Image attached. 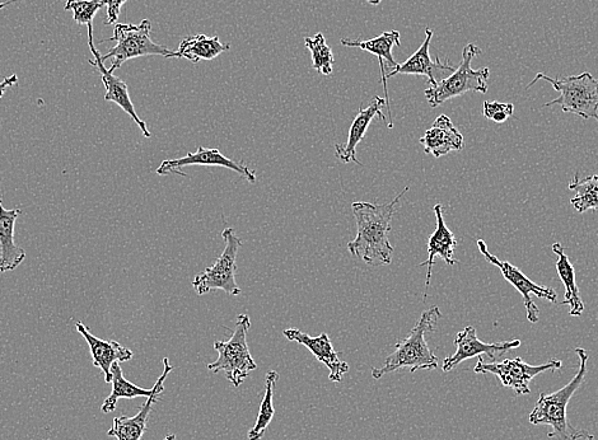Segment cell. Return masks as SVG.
Segmentation results:
<instances>
[{
  "label": "cell",
  "mask_w": 598,
  "mask_h": 440,
  "mask_svg": "<svg viewBox=\"0 0 598 440\" xmlns=\"http://www.w3.org/2000/svg\"><path fill=\"white\" fill-rule=\"evenodd\" d=\"M408 191L409 186H406L403 193L387 204H372L366 201H355L352 204L358 233L357 237L348 243L350 255L359 257L373 268L391 264L394 255V247L389 240L391 220L401 198Z\"/></svg>",
  "instance_id": "obj_1"
},
{
  "label": "cell",
  "mask_w": 598,
  "mask_h": 440,
  "mask_svg": "<svg viewBox=\"0 0 598 440\" xmlns=\"http://www.w3.org/2000/svg\"><path fill=\"white\" fill-rule=\"evenodd\" d=\"M576 353L579 358V368L576 376L572 381L567 383V386L560 388L554 393H540L539 400H537L534 410L530 414V423L532 425H549L551 432L548 434L549 438L557 440H595L592 434L586 430H578L569 424L567 418V407L571 401L574 393L585 382L587 374L588 354L585 349L577 348Z\"/></svg>",
  "instance_id": "obj_2"
},
{
  "label": "cell",
  "mask_w": 598,
  "mask_h": 440,
  "mask_svg": "<svg viewBox=\"0 0 598 440\" xmlns=\"http://www.w3.org/2000/svg\"><path fill=\"white\" fill-rule=\"evenodd\" d=\"M442 313L438 307L424 311L418 324L411 330L405 340L396 345L394 353L386 359L382 368H372V377L381 379L386 374L394 373L399 369L408 368L411 373L418 371H432L438 368V358L429 349L427 340L428 332L436 329L437 322L441 320Z\"/></svg>",
  "instance_id": "obj_3"
},
{
  "label": "cell",
  "mask_w": 598,
  "mask_h": 440,
  "mask_svg": "<svg viewBox=\"0 0 598 440\" xmlns=\"http://www.w3.org/2000/svg\"><path fill=\"white\" fill-rule=\"evenodd\" d=\"M481 53L483 51L478 46L466 45L462 50V62L455 72L439 81L436 86L425 90L424 95L432 109H436L452 98L465 95L467 92H488L489 68L474 69L471 67L473 60Z\"/></svg>",
  "instance_id": "obj_4"
},
{
  "label": "cell",
  "mask_w": 598,
  "mask_h": 440,
  "mask_svg": "<svg viewBox=\"0 0 598 440\" xmlns=\"http://www.w3.org/2000/svg\"><path fill=\"white\" fill-rule=\"evenodd\" d=\"M541 79L549 82L554 90L560 93L557 100L544 106L559 105L565 114H574L586 120L595 119L598 123V79L592 74L586 72L579 76L554 79L539 73L527 88H531Z\"/></svg>",
  "instance_id": "obj_5"
},
{
  "label": "cell",
  "mask_w": 598,
  "mask_h": 440,
  "mask_svg": "<svg viewBox=\"0 0 598 440\" xmlns=\"http://www.w3.org/2000/svg\"><path fill=\"white\" fill-rule=\"evenodd\" d=\"M250 327V317L247 313L238 316L231 339L214 343V349L218 351V359L208 364L209 371L224 373L235 387H240L249 374L258 369V364L252 359L247 345V332Z\"/></svg>",
  "instance_id": "obj_6"
},
{
  "label": "cell",
  "mask_w": 598,
  "mask_h": 440,
  "mask_svg": "<svg viewBox=\"0 0 598 440\" xmlns=\"http://www.w3.org/2000/svg\"><path fill=\"white\" fill-rule=\"evenodd\" d=\"M152 23L143 20L139 25H116L114 35L109 40L116 41L115 48H112L105 56H101L102 63L112 59L111 73L120 68L130 59L143 58V56H163V58H177L176 51L167 49V46L158 45L151 39Z\"/></svg>",
  "instance_id": "obj_7"
},
{
  "label": "cell",
  "mask_w": 598,
  "mask_h": 440,
  "mask_svg": "<svg viewBox=\"0 0 598 440\" xmlns=\"http://www.w3.org/2000/svg\"><path fill=\"white\" fill-rule=\"evenodd\" d=\"M222 238L226 242V247L221 257L212 268L205 269L204 273L195 276L193 287L198 296H204L217 289L223 290L230 296L241 294V288L236 282V261L242 242L233 228L224 229Z\"/></svg>",
  "instance_id": "obj_8"
},
{
  "label": "cell",
  "mask_w": 598,
  "mask_h": 440,
  "mask_svg": "<svg viewBox=\"0 0 598 440\" xmlns=\"http://www.w3.org/2000/svg\"><path fill=\"white\" fill-rule=\"evenodd\" d=\"M563 363L557 359H551L548 363L541 365H530L523 362L521 358L506 359L501 363H484L483 358H479L475 365L476 374H494L499 378L502 385L512 388L516 396L529 395L530 383L532 379L546 371H557L562 368Z\"/></svg>",
  "instance_id": "obj_9"
},
{
  "label": "cell",
  "mask_w": 598,
  "mask_h": 440,
  "mask_svg": "<svg viewBox=\"0 0 598 440\" xmlns=\"http://www.w3.org/2000/svg\"><path fill=\"white\" fill-rule=\"evenodd\" d=\"M478 247L481 255L485 256V259H487L490 264L497 266V268L501 270L504 279H506L508 283H511L513 287L521 293L523 302H525L527 318H529L531 324H536V322H539L540 320V310L539 307L532 302V294L537 298L548 299L551 303H557L558 293L555 292L553 288L537 285L527 278L520 269H517L516 266L509 264L507 261H501L497 256L490 254L485 241L479 240Z\"/></svg>",
  "instance_id": "obj_10"
},
{
  "label": "cell",
  "mask_w": 598,
  "mask_h": 440,
  "mask_svg": "<svg viewBox=\"0 0 598 440\" xmlns=\"http://www.w3.org/2000/svg\"><path fill=\"white\" fill-rule=\"evenodd\" d=\"M455 344L457 346L456 353L443 362L442 369L445 373L451 372L465 360L480 357V355H487L488 358L495 360L509 350L520 348L521 340L493 344L483 343L476 335L475 327L467 326L465 330L457 334Z\"/></svg>",
  "instance_id": "obj_11"
},
{
  "label": "cell",
  "mask_w": 598,
  "mask_h": 440,
  "mask_svg": "<svg viewBox=\"0 0 598 440\" xmlns=\"http://www.w3.org/2000/svg\"><path fill=\"white\" fill-rule=\"evenodd\" d=\"M189 166H216L228 168V170L240 173L246 180H249L251 184H255L256 175L252 172L249 167L241 165L232 161V159L223 156L218 149H210L200 147L195 153H188L185 157L177 159H166L161 163V166L157 168L158 175L167 176L172 173H177L180 176H188L184 170L185 167Z\"/></svg>",
  "instance_id": "obj_12"
},
{
  "label": "cell",
  "mask_w": 598,
  "mask_h": 440,
  "mask_svg": "<svg viewBox=\"0 0 598 440\" xmlns=\"http://www.w3.org/2000/svg\"><path fill=\"white\" fill-rule=\"evenodd\" d=\"M88 27V45L95 60H90L92 67H95L101 74L102 83L105 84L106 95L105 101L114 102L120 109L126 112L132 119L137 123L139 129L142 130L144 137L151 138V131L148 130V126L142 119H140L135 107L133 105L132 98L129 95V88L123 79L115 77L114 73H111L109 69L105 68V64L102 63L101 54L96 49L95 42H93V25Z\"/></svg>",
  "instance_id": "obj_13"
},
{
  "label": "cell",
  "mask_w": 598,
  "mask_h": 440,
  "mask_svg": "<svg viewBox=\"0 0 598 440\" xmlns=\"http://www.w3.org/2000/svg\"><path fill=\"white\" fill-rule=\"evenodd\" d=\"M163 373L157 379V390L151 397H148L146 404L140 407L139 413L135 416H118L112 421V427L107 432L109 437H114L118 440H140L143 434L147 432V424L149 414H151L152 407L160 401V397L165 391V383L168 374L174 371V367L170 364L168 358L163 359Z\"/></svg>",
  "instance_id": "obj_14"
},
{
  "label": "cell",
  "mask_w": 598,
  "mask_h": 440,
  "mask_svg": "<svg viewBox=\"0 0 598 440\" xmlns=\"http://www.w3.org/2000/svg\"><path fill=\"white\" fill-rule=\"evenodd\" d=\"M433 39V31L431 28L425 30V40L418 49L417 53L410 56L405 63L397 65L394 70L387 73L386 78L397 76V74H410V76H425L428 78L431 87L436 86L438 83L437 78L445 79L448 74L455 72L456 68L452 67L448 60L446 63H442L441 59L437 58L436 62H433L431 54H429V48H431V42ZM441 79V81H442Z\"/></svg>",
  "instance_id": "obj_15"
},
{
  "label": "cell",
  "mask_w": 598,
  "mask_h": 440,
  "mask_svg": "<svg viewBox=\"0 0 598 440\" xmlns=\"http://www.w3.org/2000/svg\"><path fill=\"white\" fill-rule=\"evenodd\" d=\"M283 334L289 341L306 346L320 363L325 364L330 371V381L335 383L343 381L344 374L349 371V365L340 360L326 332L320 336L312 337L306 332L289 329L284 331Z\"/></svg>",
  "instance_id": "obj_16"
},
{
  "label": "cell",
  "mask_w": 598,
  "mask_h": 440,
  "mask_svg": "<svg viewBox=\"0 0 598 440\" xmlns=\"http://www.w3.org/2000/svg\"><path fill=\"white\" fill-rule=\"evenodd\" d=\"M76 329L90 346L92 364L104 373L106 383L112 382V365L129 362L134 357L133 351L118 341L98 339L82 322H76Z\"/></svg>",
  "instance_id": "obj_17"
},
{
  "label": "cell",
  "mask_w": 598,
  "mask_h": 440,
  "mask_svg": "<svg viewBox=\"0 0 598 440\" xmlns=\"http://www.w3.org/2000/svg\"><path fill=\"white\" fill-rule=\"evenodd\" d=\"M386 105L385 98L376 96L372 104L367 109L359 110L358 115L355 116L352 126H350L349 137L347 144H336L335 145V156L339 161L344 163H357L362 165L357 159V147L362 142L364 135H366L369 124L376 116L385 119V115L382 114V109Z\"/></svg>",
  "instance_id": "obj_18"
},
{
  "label": "cell",
  "mask_w": 598,
  "mask_h": 440,
  "mask_svg": "<svg viewBox=\"0 0 598 440\" xmlns=\"http://www.w3.org/2000/svg\"><path fill=\"white\" fill-rule=\"evenodd\" d=\"M434 214L437 218L436 231L429 238L428 242V260L420 264V266H427V279H425V292L424 299H427L428 288L431 285L432 269L434 265V259L436 256H441L448 265L459 264V261L453 257L455 254L457 241L450 228L447 227L445 217H443V207L441 204L434 207Z\"/></svg>",
  "instance_id": "obj_19"
},
{
  "label": "cell",
  "mask_w": 598,
  "mask_h": 440,
  "mask_svg": "<svg viewBox=\"0 0 598 440\" xmlns=\"http://www.w3.org/2000/svg\"><path fill=\"white\" fill-rule=\"evenodd\" d=\"M20 209L7 210L0 198V274L13 271L26 259V252L14 241Z\"/></svg>",
  "instance_id": "obj_20"
},
{
  "label": "cell",
  "mask_w": 598,
  "mask_h": 440,
  "mask_svg": "<svg viewBox=\"0 0 598 440\" xmlns=\"http://www.w3.org/2000/svg\"><path fill=\"white\" fill-rule=\"evenodd\" d=\"M420 144H423L425 153L432 154L434 158H441L450 152L461 151L464 148V137L453 125L450 117L441 115L434 121L432 128L425 131Z\"/></svg>",
  "instance_id": "obj_21"
},
{
  "label": "cell",
  "mask_w": 598,
  "mask_h": 440,
  "mask_svg": "<svg viewBox=\"0 0 598 440\" xmlns=\"http://www.w3.org/2000/svg\"><path fill=\"white\" fill-rule=\"evenodd\" d=\"M340 42L344 46H347V48H358L377 56L378 62H380L386 105L387 107H390L389 91H387L386 69L391 68L394 70L397 65H399V63L396 62L394 55H392V50H394L395 46L401 45L400 32L386 31L383 32L382 35L375 37V39L367 41H350L347 39H341Z\"/></svg>",
  "instance_id": "obj_22"
},
{
  "label": "cell",
  "mask_w": 598,
  "mask_h": 440,
  "mask_svg": "<svg viewBox=\"0 0 598 440\" xmlns=\"http://www.w3.org/2000/svg\"><path fill=\"white\" fill-rule=\"evenodd\" d=\"M553 251L558 256L557 270L565 288L562 304H568L571 308L569 315L573 317L582 316V313L585 312V303H583L581 293H579L576 270H574L572 262L569 261L568 255L565 254V248L560 243H554Z\"/></svg>",
  "instance_id": "obj_23"
},
{
  "label": "cell",
  "mask_w": 598,
  "mask_h": 440,
  "mask_svg": "<svg viewBox=\"0 0 598 440\" xmlns=\"http://www.w3.org/2000/svg\"><path fill=\"white\" fill-rule=\"evenodd\" d=\"M230 49L231 45L222 44L218 36L198 35L182 40L176 54L177 58L188 59L196 64L200 60L216 59L217 56L230 51Z\"/></svg>",
  "instance_id": "obj_24"
},
{
  "label": "cell",
  "mask_w": 598,
  "mask_h": 440,
  "mask_svg": "<svg viewBox=\"0 0 598 440\" xmlns=\"http://www.w3.org/2000/svg\"><path fill=\"white\" fill-rule=\"evenodd\" d=\"M112 373V391L109 396L106 397L104 404L101 406V411L104 414L114 413L118 402L121 399L132 400L137 397H151L157 390V385L154 383L151 390L146 388L138 387L134 383L129 382L124 377L123 369H121L119 363H115L111 368Z\"/></svg>",
  "instance_id": "obj_25"
},
{
  "label": "cell",
  "mask_w": 598,
  "mask_h": 440,
  "mask_svg": "<svg viewBox=\"0 0 598 440\" xmlns=\"http://www.w3.org/2000/svg\"><path fill=\"white\" fill-rule=\"evenodd\" d=\"M279 374L275 371L266 374L264 399L261 401L258 420L255 427L249 432V440H261L264 437L266 429L272 423L275 410L273 405L274 388L277 385Z\"/></svg>",
  "instance_id": "obj_26"
},
{
  "label": "cell",
  "mask_w": 598,
  "mask_h": 440,
  "mask_svg": "<svg viewBox=\"0 0 598 440\" xmlns=\"http://www.w3.org/2000/svg\"><path fill=\"white\" fill-rule=\"evenodd\" d=\"M569 190L574 191L576 196L571 200L573 208L578 213H585L587 210H598V176L587 177L586 180H579V175L573 177Z\"/></svg>",
  "instance_id": "obj_27"
},
{
  "label": "cell",
  "mask_w": 598,
  "mask_h": 440,
  "mask_svg": "<svg viewBox=\"0 0 598 440\" xmlns=\"http://www.w3.org/2000/svg\"><path fill=\"white\" fill-rule=\"evenodd\" d=\"M305 44L306 48L311 51L313 68L322 76H331L335 59L333 50L326 44L325 36L320 32L313 37H306Z\"/></svg>",
  "instance_id": "obj_28"
},
{
  "label": "cell",
  "mask_w": 598,
  "mask_h": 440,
  "mask_svg": "<svg viewBox=\"0 0 598 440\" xmlns=\"http://www.w3.org/2000/svg\"><path fill=\"white\" fill-rule=\"evenodd\" d=\"M106 6V0H65V11L73 12L78 25H93L96 14Z\"/></svg>",
  "instance_id": "obj_29"
},
{
  "label": "cell",
  "mask_w": 598,
  "mask_h": 440,
  "mask_svg": "<svg viewBox=\"0 0 598 440\" xmlns=\"http://www.w3.org/2000/svg\"><path fill=\"white\" fill-rule=\"evenodd\" d=\"M507 114L512 116L515 114V106L512 104H501V102H484V116L492 120L495 115Z\"/></svg>",
  "instance_id": "obj_30"
},
{
  "label": "cell",
  "mask_w": 598,
  "mask_h": 440,
  "mask_svg": "<svg viewBox=\"0 0 598 440\" xmlns=\"http://www.w3.org/2000/svg\"><path fill=\"white\" fill-rule=\"evenodd\" d=\"M126 0H106V7H107V18H106V25H112L118 21L120 16L121 8H123Z\"/></svg>",
  "instance_id": "obj_31"
},
{
  "label": "cell",
  "mask_w": 598,
  "mask_h": 440,
  "mask_svg": "<svg viewBox=\"0 0 598 440\" xmlns=\"http://www.w3.org/2000/svg\"><path fill=\"white\" fill-rule=\"evenodd\" d=\"M18 83L17 74H13L11 77L4 78L3 82H0V98L6 95L8 88L16 86Z\"/></svg>",
  "instance_id": "obj_32"
},
{
  "label": "cell",
  "mask_w": 598,
  "mask_h": 440,
  "mask_svg": "<svg viewBox=\"0 0 598 440\" xmlns=\"http://www.w3.org/2000/svg\"><path fill=\"white\" fill-rule=\"evenodd\" d=\"M18 2V0H7V2L4 3H0V9H4L8 6H11V4Z\"/></svg>",
  "instance_id": "obj_33"
},
{
  "label": "cell",
  "mask_w": 598,
  "mask_h": 440,
  "mask_svg": "<svg viewBox=\"0 0 598 440\" xmlns=\"http://www.w3.org/2000/svg\"><path fill=\"white\" fill-rule=\"evenodd\" d=\"M366 2L371 4V6H378V4H381L382 0H366Z\"/></svg>",
  "instance_id": "obj_34"
},
{
  "label": "cell",
  "mask_w": 598,
  "mask_h": 440,
  "mask_svg": "<svg viewBox=\"0 0 598 440\" xmlns=\"http://www.w3.org/2000/svg\"><path fill=\"white\" fill-rule=\"evenodd\" d=\"M175 439H176V435L175 434H170V435H167V437L165 439H163V440H175Z\"/></svg>",
  "instance_id": "obj_35"
}]
</instances>
